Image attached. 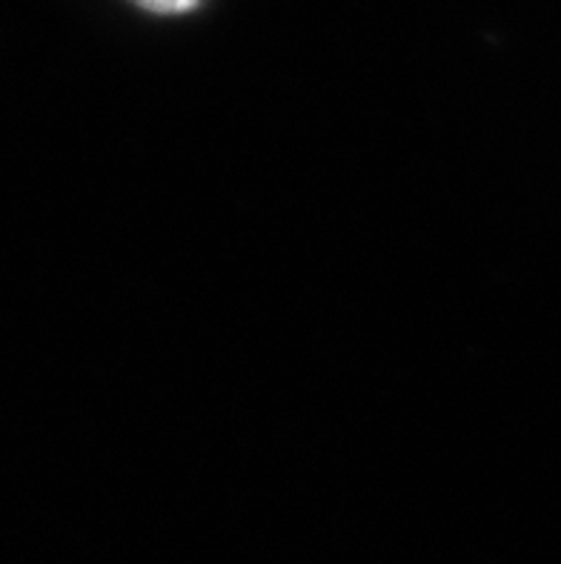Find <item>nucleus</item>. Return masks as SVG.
Returning <instances> with one entry per match:
<instances>
[{
  "label": "nucleus",
  "mask_w": 561,
  "mask_h": 564,
  "mask_svg": "<svg viewBox=\"0 0 561 564\" xmlns=\"http://www.w3.org/2000/svg\"><path fill=\"white\" fill-rule=\"evenodd\" d=\"M127 3L155 18H181L204 7V0H127Z\"/></svg>",
  "instance_id": "1"
}]
</instances>
